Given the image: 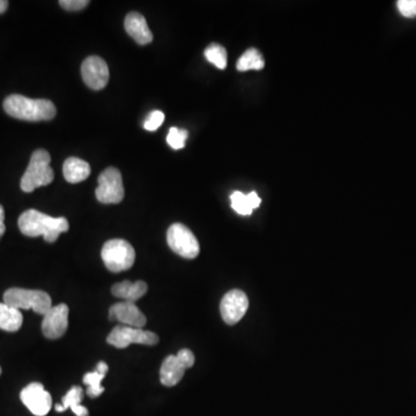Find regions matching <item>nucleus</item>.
<instances>
[{"label":"nucleus","mask_w":416,"mask_h":416,"mask_svg":"<svg viewBox=\"0 0 416 416\" xmlns=\"http://www.w3.org/2000/svg\"><path fill=\"white\" fill-rule=\"evenodd\" d=\"M17 225L24 235L28 237L43 236L47 243L56 242L61 232H66L70 228L68 220L63 216L52 218L36 209H28L22 213Z\"/></svg>","instance_id":"obj_1"},{"label":"nucleus","mask_w":416,"mask_h":416,"mask_svg":"<svg viewBox=\"0 0 416 416\" xmlns=\"http://www.w3.org/2000/svg\"><path fill=\"white\" fill-rule=\"evenodd\" d=\"M3 110L10 117L28 121H50L57 114V109L50 100H34L17 94L5 98Z\"/></svg>","instance_id":"obj_2"},{"label":"nucleus","mask_w":416,"mask_h":416,"mask_svg":"<svg viewBox=\"0 0 416 416\" xmlns=\"http://www.w3.org/2000/svg\"><path fill=\"white\" fill-rule=\"evenodd\" d=\"M50 162V154L47 151L44 149L35 151L31 155L28 168L21 178V190L29 193L40 186L50 184L54 177Z\"/></svg>","instance_id":"obj_3"},{"label":"nucleus","mask_w":416,"mask_h":416,"mask_svg":"<svg viewBox=\"0 0 416 416\" xmlns=\"http://www.w3.org/2000/svg\"><path fill=\"white\" fill-rule=\"evenodd\" d=\"M3 303L17 310H34L43 315L52 308V299L47 292L33 289H8L3 294Z\"/></svg>","instance_id":"obj_4"},{"label":"nucleus","mask_w":416,"mask_h":416,"mask_svg":"<svg viewBox=\"0 0 416 416\" xmlns=\"http://www.w3.org/2000/svg\"><path fill=\"white\" fill-rule=\"evenodd\" d=\"M101 257L104 265L110 272H124L135 264V251L128 241L114 239L103 245Z\"/></svg>","instance_id":"obj_5"},{"label":"nucleus","mask_w":416,"mask_h":416,"mask_svg":"<svg viewBox=\"0 0 416 416\" xmlns=\"http://www.w3.org/2000/svg\"><path fill=\"white\" fill-rule=\"evenodd\" d=\"M167 242L172 251L183 258L195 259L200 251L198 239L186 225L181 223H174L169 227Z\"/></svg>","instance_id":"obj_6"},{"label":"nucleus","mask_w":416,"mask_h":416,"mask_svg":"<svg viewBox=\"0 0 416 416\" xmlns=\"http://www.w3.org/2000/svg\"><path fill=\"white\" fill-rule=\"evenodd\" d=\"M107 343L116 348L124 349L132 343L154 346L158 343V336L151 331L131 327V326H116L107 336Z\"/></svg>","instance_id":"obj_7"},{"label":"nucleus","mask_w":416,"mask_h":416,"mask_svg":"<svg viewBox=\"0 0 416 416\" xmlns=\"http://www.w3.org/2000/svg\"><path fill=\"white\" fill-rule=\"evenodd\" d=\"M96 198L102 204H119L124 198L123 178L118 169L110 167L98 176Z\"/></svg>","instance_id":"obj_8"},{"label":"nucleus","mask_w":416,"mask_h":416,"mask_svg":"<svg viewBox=\"0 0 416 416\" xmlns=\"http://www.w3.org/2000/svg\"><path fill=\"white\" fill-rule=\"evenodd\" d=\"M21 401L24 406L36 416H45L52 407L50 393L44 389L40 382H31L26 386L20 394Z\"/></svg>","instance_id":"obj_9"},{"label":"nucleus","mask_w":416,"mask_h":416,"mask_svg":"<svg viewBox=\"0 0 416 416\" xmlns=\"http://www.w3.org/2000/svg\"><path fill=\"white\" fill-rule=\"evenodd\" d=\"M248 299L245 292L234 289L227 292L220 303L222 319L228 325H235L248 311Z\"/></svg>","instance_id":"obj_10"},{"label":"nucleus","mask_w":416,"mask_h":416,"mask_svg":"<svg viewBox=\"0 0 416 416\" xmlns=\"http://www.w3.org/2000/svg\"><path fill=\"white\" fill-rule=\"evenodd\" d=\"M81 75L88 87L101 91L109 81V68L101 57L91 56L81 65Z\"/></svg>","instance_id":"obj_11"},{"label":"nucleus","mask_w":416,"mask_h":416,"mask_svg":"<svg viewBox=\"0 0 416 416\" xmlns=\"http://www.w3.org/2000/svg\"><path fill=\"white\" fill-rule=\"evenodd\" d=\"M68 326V306L64 303L52 306L44 315L42 332L47 339H59L64 336Z\"/></svg>","instance_id":"obj_12"},{"label":"nucleus","mask_w":416,"mask_h":416,"mask_svg":"<svg viewBox=\"0 0 416 416\" xmlns=\"http://www.w3.org/2000/svg\"><path fill=\"white\" fill-rule=\"evenodd\" d=\"M109 318L114 322H119L125 326H131L137 329H142L147 322V318L139 310L138 306H135V303L125 301L116 303L111 306L109 310Z\"/></svg>","instance_id":"obj_13"},{"label":"nucleus","mask_w":416,"mask_h":416,"mask_svg":"<svg viewBox=\"0 0 416 416\" xmlns=\"http://www.w3.org/2000/svg\"><path fill=\"white\" fill-rule=\"evenodd\" d=\"M124 26L126 33L140 45H146L153 40V34L142 14L138 12L128 13L125 17Z\"/></svg>","instance_id":"obj_14"},{"label":"nucleus","mask_w":416,"mask_h":416,"mask_svg":"<svg viewBox=\"0 0 416 416\" xmlns=\"http://www.w3.org/2000/svg\"><path fill=\"white\" fill-rule=\"evenodd\" d=\"M185 370L186 368L178 359L177 356L169 355L162 363L161 369H160V380L163 385L169 387L177 385L184 376Z\"/></svg>","instance_id":"obj_15"},{"label":"nucleus","mask_w":416,"mask_h":416,"mask_svg":"<svg viewBox=\"0 0 416 416\" xmlns=\"http://www.w3.org/2000/svg\"><path fill=\"white\" fill-rule=\"evenodd\" d=\"M148 285L144 281H123L112 285V295L118 299H124L125 302L135 303L147 292Z\"/></svg>","instance_id":"obj_16"},{"label":"nucleus","mask_w":416,"mask_h":416,"mask_svg":"<svg viewBox=\"0 0 416 416\" xmlns=\"http://www.w3.org/2000/svg\"><path fill=\"white\" fill-rule=\"evenodd\" d=\"M63 174L68 183H80L89 177L91 165L81 158H68L63 165Z\"/></svg>","instance_id":"obj_17"},{"label":"nucleus","mask_w":416,"mask_h":416,"mask_svg":"<svg viewBox=\"0 0 416 416\" xmlns=\"http://www.w3.org/2000/svg\"><path fill=\"white\" fill-rule=\"evenodd\" d=\"M84 399V392H82V387L80 386H73L72 389L65 394L63 398V403H57L54 406V410H57L58 413L65 412V410L70 408L72 412L77 416H89L88 410L84 406H81L80 403Z\"/></svg>","instance_id":"obj_18"},{"label":"nucleus","mask_w":416,"mask_h":416,"mask_svg":"<svg viewBox=\"0 0 416 416\" xmlns=\"http://www.w3.org/2000/svg\"><path fill=\"white\" fill-rule=\"evenodd\" d=\"M22 322L24 317L20 310L6 303H0V329L6 332H17L22 326Z\"/></svg>","instance_id":"obj_19"},{"label":"nucleus","mask_w":416,"mask_h":416,"mask_svg":"<svg viewBox=\"0 0 416 416\" xmlns=\"http://www.w3.org/2000/svg\"><path fill=\"white\" fill-rule=\"evenodd\" d=\"M237 70L245 72L248 70H262L265 66V61L262 54L255 49H248L237 61Z\"/></svg>","instance_id":"obj_20"},{"label":"nucleus","mask_w":416,"mask_h":416,"mask_svg":"<svg viewBox=\"0 0 416 416\" xmlns=\"http://www.w3.org/2000/svg\"><path fill=\"white\" fill-rule=\"evenodd\" d=\"M205 57L209 63L220 70L227 68V51L218 43H211L205 50Z\"/></svg>","instance_id":"obj_21"},{"label":"nucleus","mask_w":416,"mask_h":416,"mask_svg":"<svg viewBox=\"0 0 416 416\" xmlns=\"http://www.w3.org/2000/svg\"><path fill=\"white\" fill-rule=\"evenodd\" d=\"M105 373L93 371V373H87L84 376V382L88 386L87 394L91 398H98L104 392V387L101 385L102 380H104Z\"/></svg>","instance_id":"obj_22"},{"label":"nucleus","mask_w":416,"mask_h":416,"mask_svg":"<svg viewBox=\"0 0 416 416\" xmlns=\"http://www.w3.org/2000/svg\"><path fill=\"white\" fill-rule=\"evenodd\" d=\"M230 202H232V207L236 213L241 215H251V206L248 204V197L242 192L235 191L230 195Z\"/></svg>","instance_id":"obj_23"},{"label":"nucleus","mask_w":416,"mask_h":416,"mask_svg":"<svg viewBox=\"0 0 416 416\" xmlns=\"http://www.w3.org/2000/svg\"><path fill=\"white\" fill-rule=\"evenodd\" d=\"M188 131L172 128L167 135V142L172 149H181L185 146V141L188 139Z\"/></svg>","instance_id":"obj_24"},{"label":"nucleus","mask_w":416,"mask_h":416,"mask_svg":"<svg viewBox=\"0 0 416 416\" xmlns=\"http://www.w3.org/2000/svg\"><path fill=\"white\" fill-rule=\"evenodd\" d=\"M165 121V114L160 110H155L148 114L147 119L144 121V128L147 131H156Z\"/></svg>","instance_id":"obj_25"},{"label":"nucleus","mask_w":416,"mask_h":416,"mask_svg":"<svg viewBox=\"0 0 416 416\" xmlns=\"http://www.w3.org/2000/svg\"><path fill=\"white\" fill-rule=\"evenodd\" d=\"M396 6L403 17H416V0H399Z\"/></svg>","instance_id":"obj_26"},{"label":"nucleus","mask_w":416,"mask_h":416,"mask_svg":"<svg viewBox=\"0 0 416 416\" xmlns=\"http://www.w3.org/2000/svg\"><path fill=\"white\" fill-rule=\"evenodd\" d=\"M59 3L64 10L77 12V10H84V7H87L89 5V1L88 0H61Z\"/></svg>","instance_id":"obj_27"},{"label":"nucleus","mask_w":416,"mask_h":416,"mask_svg":"<svg viewBox=\"0 0 416 416\" xmlns=\"http://www.w3.org/2000/svg\"><path fill=\"white\" fill-rule=\"evenodd\" d=\"M176 356H177L178 359L184 364L186 369L191 368V366H193V364H195V354H193L190 349H181Z\"/></svg>","instance_id":"obj_28"},{"label":"nucleus","mask_w":416,"mask_h":416,"mask_svg":"<svg viewBox=\"0 0 416 416\" xmlns=\"http://www.w3.org/2000/svg\"><path fill=\"white\" fill-rule=\"evenodd\" d=\"M246 197H248V204L251 206L252 209L259 207L260 202H262V199L259 198L255 192H250L248 195H246Z\"/></svg>","instance_id":"obj_29"},{"label":"nucleus","mask_w":416,"mask_h":416,"mask_svg":"<svg viewBox=\"0 0 416 416\" xmlns=\"http://www.w3.org/2000/svg\"><path fill=\"white\" fill-rule=\"evenodd\" d=\"M5 232H6V225H5V211H3V206L0 205V239L3 237Z\"/></svg>","instance_id":"obj_30"},{"label":"nucleus","mask_w":416,"mask_h":416,"mask_svg":"<svg viewBox=\"0 0 416 416\" xmlns=\"http://www.w3.org/2000/svg\"><path fill=\"white\" fill-rule=\"evenodd\" d=\"M107 364L105 362H98V366H96V370H98V373H105L107 375Z\"/></svg>","instance_id":"obj_31"},{"label":"nucleus","mask_w":416,"mask_h":416,"mask_svg":"<svg viewBox=\"0 0 416 416\" xmlns=\"http://www.w3.org/2000/svg\"><path fill=\"white\" fill-rule=\"evenodd\" d=\"M8 7V1L7 0H0V14L5 13Z\"/></svg>","instance_id":"obj_32"},{"label":"nucleus","mask_w":416,"mask_h":416,"mask_svg":"<svg viewBox=\"0 0 416 416\" xmlns=\"http://www.w3.org/2000/svg\"><path fill=\"white\" fill-rule=\"evenodd\" d=\"M0 373H1V368H0Z\"/></svg>","instance_id":"obj_33"}]
</instances>
